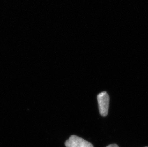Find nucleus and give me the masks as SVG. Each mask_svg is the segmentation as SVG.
<instances>
[{
  "instance_id": "obj_2",
  "label": "nucleus",
  "mask_w": 148,
  "mask_h": 147,
  "mask_svg": "<svg viewBox=\"0 0 148 147\" xmlns=\"http://www.w3.org/2000/svg\"><path fill=\"white\" fill-rule=\"evenodd\" d=\"M65 145L66 147H94L92 143L76 135H71Z\"/></svg>"
},
{
  "instance_id": "obj_3",
  "label": "nucleus",
  "mask_w": 148,
  "mask_h": 147,
  "mask_svg": "<svg viewBox=\"0 0 148 147\" xmlns=\"http://www.w3.org/2000/svg\"><path fill=\"white\" fill-rule=\"evenodd\" d=\"M106 147H119L117 144H112L109 145L108 146H107Z\"/></svg>"
},
{
  "instance_id": "obj_1",
  "label": "nucleus",
  "mask_w": 148,
  "mask_h": 147,
  "mask_svg": "<svg viewBox=\"0 0 148 147\" xmlns=\"http://www.w3.org/2000/svg\"><path fill=\"white\" fill-rule=\"evenodd\" d=\"M99 112L101 115L106 117L108 115L109 105V97L106 91L99 93L97 97Z\"/></svg>"
},
{
  "instance_id": "obj_4",
  "label": "nucleus",
  "mask_w": 148,
  "mask_h": 147,
  "mask_svg": "<svg viewBox=\"0 0 148 147\" xmlns=\"http://www.w3.org/2000/svg\"></svg>"
}]
</instances>
